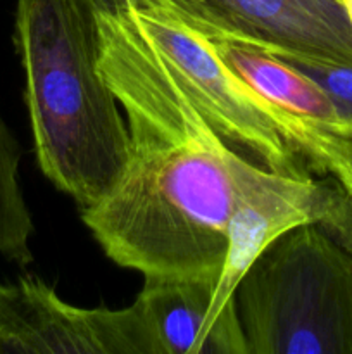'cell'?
Returning a JSON list of instances; mask_svg holds the SVG:
<instances>
[{"label":"cell","instance_id":"cell-1","mask_svg":"<svg viewBox=\"0 0 352 354\" xmlns=\"http://www.w3.org/2000/svg\"><path fill=\"white\" fill-rule=\"evenodd\" d=\"M100 71L130 133L123 171L81 220L144 277L219 279L228 220L254 162L228 147L130 9L97 10Z\"/></svg>","mask_w":352,"mask_h":354},{"label":"cell","instance_id":"cell-2","mask_svg":"<svg viewBox=\"0 0 352 354\" xmlns=\"http://www.w3.org/2000/svg\"><path fill=\"white\" fill-rule=\"evenodd\" d=\"M97 10L93 0H17L14 16L37 162L81 209L130 154L126 118L100 71Z\"/></svg>","mask_w":352,"mask_h":354},{"label":"cell","instance_id":"cell-3","mask_svg":"<svg viewBox=\"0 0 352 354\" xmlns=\"http://www.w3.org/2000/svg\"><path fill=\"white\" fill-rule=\"evenodd\" d=\"M248 354H352V249L320 225L292 228L235 289Z\"/></svg>","mask_w":352,"mask_h":354},{"label":"cell","instance_id":"cell-4","mask_svg":"<svg viewBox=\"0 0 352 354\" xmlns=\"http://www.w3.org/2000/svg\"><path fill=\"white\" fill-rule=\"evenodd\" d=\"M224 144L280 175H316L304 154L307 123L259 95L200 35L131 10Z\"/></svg>","mask_w":352,"mask_h":354},{"label":"cell","instance_id":"cell-5","mask_svg":"<svg viewBox=\"0 0 352 354\" xmlns=\"http://www.w3.org/2000/svg\"><path fill=\"white\" fill-rule=\"evenodd\" d=\"M320 225L352 249V201L330 176H292L255 165L228 220V249L211 304V324L237 315L235 289L262 251L292 228Z\"/></svg>","mask_w":352,"mask_h":354},{"label":"cell","instance_id":"cell-6","mask_svg":"<svg viewBox=\"0 0 352 354\" xmlns=\"http://www.w3.org/2000/svg\"><path fill=\"white\" fill-rule=\"evenodd\" d=\"M124 6L207 40L231 38L352 62L344 0H124Z\"/></svg>","mask_w":352,"mask_h":354},{"label":"cell","instance_id":"cell-7","mask_svg":"<svg viewBox=\"0 0 352 354\" xmlns=\"http://www.w3.org/2000/svg\"><path fill=\"white\" fill-rule=\"evenodd\" d=\"M0 354H152L137 304L66 303L40 277L0 280Z\"/></svg>","mask_w":352,"mask_h":354},{"label":"cell","instance_id":"cell-8","mask_svg":"<svg viewBox=\"0 0 352 354\" xmlns=\"http://www.w3.org/2000/svg\"><path fill=\"white\" fill-rule=\"evenodd\" d=\"M217 279L144 277L133 301L152 354H248L238 313L211 324Z\"/></svg>","mask_w":352,"mask_h":354},{"label":"cell","instance_id":"cell-9","mask_svg":"<svg viewBox=\"0 0 352 354\" xmlns=\"http://www.w3.org/2000/svg\"><path fill=\"white\" fill-rule=\"evenodd\" d=\"M209 41L216 54L266 100L311 127L352 135V128L345 123L330 97L299 69L255 45L231 38Z\"/></svg>","mask_w":352,"mask_h":354},{"label":"cell","instance_id":"cell-10","mask_svg":"<svg viewBox=\"0 0 352 354\" xmlns=\"http://www.w3.org/2000/svg\"><path fill=\"white\" fill-rule=\"evenodd\" d=\"M21 145L0 116V256L17 266L33 263L35 223L19 178Z\"/></svg>","mask_w":352,"mask_h":354},{"label":"cell","instance_id":"cell-11","mask_svg":"<svg viewBox=\"0 0 352 354\" xmlns=\"http://www.w3.org/2000/svg\"><path fill=\"white\" fill-rule=\"evenodd\" d=\"M251 45L269 52L275 57L285 61L286 64L299 69L309 80H313L330 97V100L335 104L345 123L352 128V62L337 61V59L323 57V55L295 50V48L289 47H276V45L264 44Z\"/></svg>","mask_w":352,"mask_h":354},{"label":"cell","instance_id":"cell-12","mask_svg":"<svg viewBox=\"0 0 352 354\" xmlns=\"http://www.w3.org/2000/svg\"><path fill=\"white\" fill-rule=\"evenodd\" d=\"M304 152L316 175L330 176L352 201V135H338L307 124Z\"/></svg>","mask_w":352,"mask_h":354},{"label":"cell","instance_id":"cell-13","mask_svg":"<svg viewBox=\"0 0 352 354\" xmlns=\"http://www.w3.org/2000/svg\"><path fill=\"white\" fill-rule=\"evenodd\" d=\"M95 7L99 10H106V12H119V10L126 9L124 0H93Z\"/></svg>","mask_w":352,"mask_h":354},{"label":"cell","instance_id":"cell-14","mask_svg":"<svg viewBox=\"0 0 352 354\" xmlns=\"http://www.w3.org/2000/svg\"><path fill=\"white\" fill-rule=\"evenodd\" d=\"M344 6L345 9H347L349 19H351V26H352V0H344Z\"/></svg>","mask_w":352,"mask_h":354}]
</instances>
